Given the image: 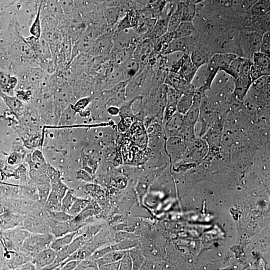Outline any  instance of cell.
Instances as JSON below:
<instances>
[{
    "label": "cell",
    "instance_id": "obj_9",
    "mask_svg": "<svg viewBox=\"0 0 270 270\" xmlns=\"http://www.w3.org/2000/svg\"><path fill=\"white\" fill-rule=\"evenodd\" d=\"M22 228L30 233L45 234L50 231V218L30 216L24 218Z\"/></svg>",
    "mask_w": 270,
    "mask_h": 270
},
{
    "label": "cell",
    "instance_id": "obj_34",
    "mask_svg": "<svg viewBox=\"0 0 270 270\" xmlns=\"http://www.w3.org/2000/svg\"><path fill=\"white\" fill-rule=\"evenodd\" d=\"M38 190V198L42 204H44L48 198L51 189L50 182L36 184Z\"/></svg>",
    "mask_w": 270,
    "mask_h": 270
},
{
    "label": "cell",
    "instance_id": "obj_20",
    "mask_svg": "<svg viewBox=\"0 0 270 270\" xmlns=\"http://www.w3.org/2000/svg\"><path fill=\"white\" fill-rule=\"evenodd\" d=\"M2 220L1 230H6L20 226L22 224V216L16 215L12 212H6L0 214Z\"/></svg>",
    "mask_w": 270,
    "mask_h": 270
},
{
    "label": "cell",
    "instance_id": "obj_28",
    "mask_svg": "<svg viewBox=\"0 0 270 270\" xmlns=\"http://www.w3.org/2000/svg\"><path fill=\"white\" fill-rule=\"evenodd\" d=\"M77 232H69L62 236L56 238L52 242L50 248L56 252L65 247L73 240Z\"/></svg>",
    "mask_w": 270,
    "mask_h": 270
},
{
    "label": "cell",
    "instance_id": "obj_6",
    "mask_svg": "<svg viewBox=\"0 0 270 270\" xmlns=\"http://www.w3.org/2000/svg\"><path fill=\"white\" fill-rule=\"evenodd\" d=\"M262 34L255 31L241 32L240 44L244 58L252 60L254 54L260 52Z\"/></svg>",
    "mask_w": 270,
    "mask_h": 270
},
{
    "label": "cell",
    "instance_id": "obj_45",
    "mask_svg": "<svg viewBox=\"0 0 270 270\" xmlns=\"http://www.w3.org/2000/svg\"><path fill=\"white\" fill-rule=\"evenodd\" d=\"M16 270H36L34 265L30 262H26L20 266Z\"/></svg>",
    "mask_w": 270,
    "mask_h": 270
},
{
    "label": "cell",
    "instance_id": "obj_7",
    "mask_svg": "<svg viewBox=\"0 0 270 270\" xmlns=\"http://www.w3.org/2000/svg\"><path fill=\"white\" fill-rule=\"evenodd\" d=\"M114 30H110L100 34L94 40L89 52L94 56H106L110 54L113 48Z\"/></svg>",
    "mask_w": 270,
    "mask_h": 270
},
{
    "label": "cell",
    "instance_id": "obj_22",
    "mask_svg": "<svg viewBox=\"0 0 270 270\" xmlns=\"http://www.w3.org/2000/svg\"><path fill=\"white\" fill-rule=\"evenodd\" d=\"M0 97L15 115L20 116L24 110L23 102L16 96H9L0 91Z\"/></svg>",
    "mask_w": 270,
    "mask_h": 270
},
{
    "label": "cell",
    "instance_id": "obj_4",
    "mask_svg": "<svg viewBox=\"0 0 270 270\" xmlns=\"http://www.w3.org/2000/svg\"><path fill=\"white\" fill-rule=\"evenodd\" d=\"M30 232L18 226L0 232V241L4 248L12 251L20 250L22 245Z\"/></svg>",
    "mask_w": 270,
    "mask_h": 270
},
{
    "label": "cell",
    "instance_id": "obj_23",
    "mask_svg": "<svg viewBox=\"0 0 270 270\" xmlns=\"http://www.w3.org/2000/svg\"><path fill=\"white\" fill-rule=\"evenodd\" d=\"M169 18H157L154 26L148 38L154 45L157 40L168 32Z\"/></svg>",
    "mask_w": 270,
    "mask_h": 270
},
{
    "label": "cell",
    "instance_id": "obj_46",
    "mask_svg": "<svg viewBox=\"0 0 270 270\" xmlns=\"http://www.w3.org/2000/svg\"><path fill=\"white\" fill-rule=\"evenodd\" d=\"M108 112L111 115H116L119 114V108L115 106H111L108 108Z\"/></svg>",
    "mask_w": 270,
    "mask_h": 270
},
{
    "label": "cell",
    "instance_id": "obj_26",
    "mask_svg": "<svg viewBox=\"0 0 270 270\" xmlns=\"http://www.w3.org/2000/svg\"><path fill=\"white\" fill-rule=\"evenodd\" d=\"M195 30L192 22H182L173 32L174 38L190 36Z\"/></svg>",
    "mask_w": 270,
    "mask_h": 270
},
{
    "label": "cell",
    "instance_id": "obj_38",
    "mask_svg": "<svg viewBox=\"0 0 270 270\" xmlns=\"http://www.w3.org/2000/svg\"><path fill=\"white\" fill-rule=\"evenodd\" d=\"M250 74L252 82L260 77L266 76L263 70L252 62L250 67Z\"/></svg>",
    "mask_w": 270,
    "mask_h": 270
},
{
    "label": "cell",
    "instance_id": "obj_40",
    "mask_svg": "<svg viewBox=\"0 0 270 270\" xmlns=\"http://www.w3.org/2000/svg\"><path fill=\"white\" fill-rule=\"evenodd\" d=\"M90 100L91 98L90 97H86L80 99L74 106V110L76 112L82 111L88 106Z\"/></svg>",
    "mask_w": 270,
    "mask_h": 270
},
{
    "label": "cell",
    "instance_id": "obj_3",
    "mask_svg": "<svg viewBox=\"0 0 270 270\" xmlns=\"http://www.w3.org/2000/svg\"><path fill=\"white\" fill-rule=\"evenodd\" d=\"M252 64L250 60L246 58L238 76L233 80L234 88L232 96L239 102L244 100L252 83L250 74Z\"/></svg>",
    "mask_w": 270,
    "mask_h": 270
},
{
    "label": "cell",
    "instance_id": "obj_32",
    "mask_svg": "<svg viewBox=\"0 0 270 270\" xmlns=\"http://www.w3.org/2000/svg\"><path fill=\"white\" fill-rule=\"evenodd\" d=\"M88 203V201L86 200L76 198L66 212L74 218L86 207Z\"/></svg>",
    "mask_w": 270,
    "mask_h": 270
},
{
    "label": "cell",
    "instance_id": "obj_13",
    "mask_svg": "<svg viewBox=\"0 0 270 270\" xmlns=\"http://www.w3.org/2000/svg\"><path fill=\"white\" fill-rule=\"evenodd\" d=\"M164 146L167 152L172 156L184 155L186 146L184 140L178 136L168 137Z\"/></svg>",
    "mask_w": 270,
    "mask_h": 270
},
{
    "label": "cell",
    "instance_id": "obj_30",
    "mask_svg": "<svg viewBox=\"0 0 270 270\" xmlns=\"http://www.w3.org/2000/svg\"><path fill=\"white\" fill-rule=\"evenodd\" d=\"M196 5L182 1V22H192L196 14Z\"/></svg>",
    "mask_w": 270,
    "mask_h": 270
},
{
    "label": "cell",
    "instance_id": "obj_21",
    "mask_svg": "<svg viewBox=\"0 0 270 270\" xmlns=\"http://www.w3.org/2000/svg\"><path fill=\"white\" fill-rule=\"evenodd\" d=\"M183 116L176 111L168 122L164 124V130L168 137L178 136L182 123Z\"/></svg>",
    "mask_w": 270,
    "mask_h": 270
},
{
    "label": "cell",
    "instance_id": "obj_39",
    "mask_svg": "<svg viewBox=\"0 0 270 270\" xmlns=\"http://www.w3.org/2000/svg\"><path fill=\"white\" fill-rule=\"evenodd\" d=\"M96 268V264L92 260L84 259L80 262L75 270H94Z\"/></svg>",
    "mask_w": 270,
    "mask_h": 270
},
{
    "label": "cell",
    "instance_id": "obj_11",
    "mask_svg": "<svg viewBox=\"0 0 270 270\" xmlns=\"http://www.w3.org/2000/svg\"><path fill=\"white\" fill-rule=\"evenodd\" d=\"M208 152V146L202 138L196 136L186 146L184 154L187 157L202 158Z\"/></svg>",
    "mask_w": 270,
    "mask_h": 270
},
{
    "label": "cell",
    "instance_id": "obj_25",
    "mask_svg": "<svg viewBox=\"0 0 270 270\" xmlns=\"http://www.w3.org/2000/svg\"><path fill=\"white\" fill-rule=\"evenodd\" d=\"M252 62L260 67L264 71L266 76H270V57L260 52L254 54Z\"/></svg>",
    "mask_w": 270,
    "mask_h": 270
},
{
    "label": "cell",
    "instance_id": "obj_8",
    "mask_svg": "<svg viewBox=\"0 0 270 270\" xmlns=\"http://www.w3.org/2000/svg\"><path fill=\"white\" fill-rule=\"evenodd\" d=\"M68 189L62 180L51 184L50 191L44 204L45 209L50 211L62 210V199Z\"/></svg>",
    "mask_w": 270,
    "mask_h": 270
},
{
    "label": "cell",
    "instance_id": "obj_48",
    "mask_svg": "<svg viewBox=\"0 0 270 270\" xmlns=\"http://www.w3.org/2000/svg\"><path fill=\"white\" fill-rule=\"evenodd\" d=\"M4 248L1 242L0 241V256H2V254L4 252Z\"/></svg>",
    "mask_w": 270,
    "mask_h": 270
},
{
    "label": "cell",
    "instance_id": "obj_41",
    "mask_svg": "<svg viewBox=\"0 0 270 270\" xmlns=\"http://www.w3.org/2000/svg\"><path fill=\"white\" fill-rule=\"evenodd\" d=\"M22 160V155L18 153H13L8 158V162L10 164H17L20 162Z\"/></svg>",
    "mask_w": 270,
    "mask_h": 270
},
{
    "label": "cell",
    "instance_id": "obj_49",
    "mask_svg": "<svg viewBox=\"0 0 270 270\" xmlns=\"http://www.w3.org/2000/svg\"><path fill=\"white\" fill-rule=\"evenodd\" d=\"M1 225H2V220H1V219H0V226H1Z\"/></svg>",
    "mask_w": 270,
    "mask_h": 270
},
{
    "label": "cell",
    "instance_id": "obj_31",
    "mask_svg": "<svg viewBox=\"0 0 270 270\" xmlns=\"http://www.w3.org/2000/svg\"><path fill=\"white\" fill-rule=\"evenodd\" d=\"M181 10L182 1H180L177 2L174 11L169 18L168 32H174L182 22Z\"/></svg>",
    "mask_w": 270,
    "mask_h": 270
},
{
    "label": "cell",
    "instance_id": "obj_44",
    "mask_svg": "<svg viewBox=\"0 0 270 270\" xmlns=\"http://www.w3.org/2000/svg\"><path fill=\"white\" fill-rule=\"evenodd\" d=\"M26 169L24 166H21L18 168L16 171V176L18 178L24 179L26 178Z\"/></svg>",
    "mask_w": 270,
    "mask_h": 270
},
{
    "label": "cell",
    "instance_id": "obj_12",
    "mask_svg": "<svg viewBox=\"0 0 270 270\" xmlns=\"http://www.w3.org/2000/svg\"><path fill=\"white\" fill-rule=\"evenodd\" d=\"M56 256V252L50 247L32 256L31 262L34 265L36 270H42L52 264Z\"/></svg>",
    "mask_w": 270,
    "mask_h": 270
},
{
    "label": "cell",
    "instance_id": "obj_42",
    "mask_svg": "<svg viewBox=\"0 0 270 270\" xmlns=\"http://www.w3.org/2000/svg\"><path fill=\"white\" fill-rule=\"evenodd\" d=\"M30 96V92L26 90H19L16 92V96L22 102H26L28 100Z\"/></svg>",
    "mask_w": 270,
    "mask_h": 270
},
{
    "label": "cell",
    "instance_id": "obj_47",
    "mask_svg": "<svg viewBox=\"0 0 270 270\" xmlns=\"http://www.w3.org/2000/svg\"><path fill=\"white\" fill-rule=\"evenodd\" d=\"M202 0H184V1H185L188 3L196 4H197L200 2Z\"/></svg>",
    "mask_w": 270,
    "mask_h": 270
},
{
    "label": "cell",
    "instance_id": "obj_36",
    "mask_svg": "<svg viewBox=\"0 0 270 270\" xmlns=\"http://www.w3.org/2000/svg\"><path fill=\"white\" fill-rule=\"evenodd\" d=\"M260 52L270 57V31L263 34Z\"/></svg>",
    "mask_w": 270,
    "mask_h": 270
},
{
    "label": "cell",
    "instance_id": "obj_14",
    "mask_svg": "<svg viewBox=\"0 0 270 270\" xmlns=\"http://www.w3.org/2000/svg\"><path fill=\"white\" fill-rule=\"evenodd\" d=\"M182 58V63L178 72L188 83L191 84L198 68L192 62L189 54H183Z\"/></svg>",
    "mask_w": 270,
    "mask_h": 270
},
{
    "label": "cell",
    "instance_id": "obj_29",
    "mask_svg": "<svg viewBox=\"0 0 270 270\" xmlns=\"http://www.w3.org/2000/svg\"><path fill=\"white\" fill-rule=\"evenodd\" d=\"M42 0H40L36 11V16L30 28V32L32 36L40 38L42 36L41 8Z\"/></svg>",
    "mask_w": 270,
    "mask_h": 270
},
{
    "label": "cell",
    "instance_id": "obj_10",
    "mask_svg": "<svg viewBox=\"0 0 270 270\" xmlns=\"http://www.w3.org/2000/svg\"><path fill=\"white\" fill-rule=\"evenodd\" d=\"M190 36L174 38L161 54L165 56L174 52H182L190 55L192 52L191 49L194 48L192 46L193 42Z\"/></svg>",
    "mask_w": 270,
    "mask_h": 270
},
{
    "label": "cell",
    "instance_id": "obj_1",
    "mask_svg": "<svg viewBox=\"0 0 270 270\" xmlns=\"http://www.w3.org/2000/svg\"><path fill=\"white\" fill-rule=\"evenodd\" d=\"M221 110L218 102L202 98L198 118L200 124V128L198 137L202 138L210 126L221 114Z\"/></svg>",
    "mask_w": 270,
    "mask_h": 270
},
{
    "label": "cell",
    "instance_id": "obj_27",
    "mask_svg": "<svg viewBox=\"0 0 270 270\" xmlns=\"http://www.w3.org/2000/svg\"><path fill=\"white\" fill-rule=\"evenodd\" d=\"M246 59L242 56H238L224 72L232 77L233 80L236 78L241 70Z\"/></svg>",
    "mask_w": 270,
    "mask_h": 270
},
{
    "label": "cell",
    "instance_id": "obj_33",
    "mask_svg": "<svg viewBox=\"0 0 270 270\" xmlns=\"http://www.w3.org/2000/svg\"><path fill=\"white\" fill-rule=\"evenodd\" d=\"M48 216L51 220L59 222H66L74 218L73 216L69 214L66 212L62 210L57 211H50L46 210Z\"/></svg>",
    "mask_w": 270,
    "mask_h": 270
},
{
    "label": "cell",
    "instance_id": "obj_24",
    "mask_svg": "<svg viewBox=\"0 0 270 270\" xmlns=\"http://www.w3.org/2000/svg\"><path fill=\"white\" fill-rule=\"evenodd\" d=\"M250 14L256 17L270 12V0H258L249 8Z\"/></svg>",
    "mask_w": 270,
    "mask_h": 270
},
{
    "label": "cell",
    "instance_id": "obj_2",
    "mask_svg": "<svg viewBox=\"0 0 270 270\" xmlns=\"http://www.w3.org/2000/svg\"><path fill=\"white\" fill-rule=\"evenodd\" d=\"M54 240V236L50 232L30 233L24 240L20 251L32 258L36 254L50 248Z\"/></svg>",
    "mask_w": 270,
    "mask_h": 270
},
{
    "label": "cell",
    "instance_id": "obj_50",
    "mask_svg": "<svg viewBox=\"0 0 270 270\" xmlns=\"http://www.w3.org/2000/svg\"><path fill=\"white\" fill-rule=\"evenodd\" d=\"M1 230H1V228H0V232Z\"/></svg>",
    "mask_w": 270,
    "mask_h": 270
},
{
    "label": "cell",
    "instance_id": "obj_35",
    "mask_svg": "<svg viewBox=\"0 0 270 270\" xmlns=\"http://www.w3.org/2000/svg\"><path fill=\"white\" fill-rule=\"evenodd\" d=\"M76 198L75 196L74 192L68 189L64 196L62 201L61 209L66 212L72 206Z\"/></svg>",
    "mask_w": 270,
    "mask_h": 270
},
{
    "label": "cell",
    "instance_id": "obj_5",
    "mask_svg": "<svg viewBox=\"0 0 270 270\" xmlns=\"http://www.w3.org/2000/svg\"><path fill=\"white\" fill-rule=\"evenodd\" d=\"M224 130L222 116L218 118L202 137L206 142L208 151L214 154H220L222 148V138Z\"/></svg>",
    "mask_w": 270,
    "mask_h": 270
},
{
    "label": "cell",
    "instance_id": "obj_15",
    "mask_svg": "<svg viewBox=\"0 0 270 270\" xmlns=\"http://www.w3.org/2000/svg\"><path fill=\"white\" fill-rule=\"evenodd\" d=\"M164 82L168 86L174 88L180 96L190 86L188 83L178 72L168 71L165 78Z\"/></svg>",
    "mask_w": 270,
    "mask_h": 270
},
{
    "label": "cell",
    "instance_id": "obj_17",
    "mask_svg": "<svg viewBox=\"0 0 270 270\" xmlns=\"http://www.w3.org/2000/svg\"><path fill=\"white\" fill-rule=\"evenodd\" d=\"M196 88L192 83L189 88L180 96L177 103V111L184 115L190 108L192 102Z\"/></svg>",
    "mask_w": 270,
    "mask_h": 270
},
{
    "label": "cell",
    "instance_id": "obj_16",
    "mask_svg": "<svg viewBox=\"0 0 270 270\" xmlns=\"http://www.w3.org/2000/svg\"><path fill=\"white\" fill-rule=\"evenodd\" d=\"M212 55L210 50L203 46L194 48L190 54L192 62L198 68L206 64Z\"/></svg>",
    "mask_w": 270,
    "mask_h": 270
},
{
    "label": "cell",
    "instance_id": "obj_37",
    "mask_svg": "<svg viewBox=\"0 0 270 270\" xmlns=\"http://www.w3.org/2000/svg\"><path fill=\"white\" fill-rule=\"evenodd\" d=\"M46 172L50 184H55L61 180L60 172L52 166L48 164Z\"/></svg>",
    "mask_w": 270,
    "mask_h": 270
},
{
    "label": "cell",
    "instance_id": "obj_43",
    "mask_svg": "<svg viewBox=\"0 0 270 270\" xmlns=\"http://www.w3.org/2000/svg\"><path fill=\"white\" fill-rule=\"evenodd\" d=\"M80 260H72L67 262L60 268L62 270H75Z\"/></svg>",
    "mask_w": 270,
    "mask_h": 270
},
{
    "label": "cell",
    "instance_id": "obj_19",
    "mask_svg": "<svg viewBox=\"0 0 270 270\" xmlns=\"http://www.w3.org/2000/svg\"><path fill=\"white\" fill-rule=\"evenodd\" d=\"M123 76L126 80H130L138 74L141 68L140 62L133 57L128 59L119 66Z\"/></svg>",
    "mask_w": 270,
    "mask_h": 270
},
{
    "label": "cell",
    "instance_id": "obj_18",
    "mask_svg": "<svg viewBox=\"0 0 270 270\" xmlns=\"http://www.w3.org/2000/svg\"><path fill=\"white\" fill-rule=\"evenodd\" d=\"M17 78L4 70H0V91L9 96H14V90L18 84Z\"/></svg>",
    "mask_w": 270,
    "mask_h": 270
}]
</instances>
